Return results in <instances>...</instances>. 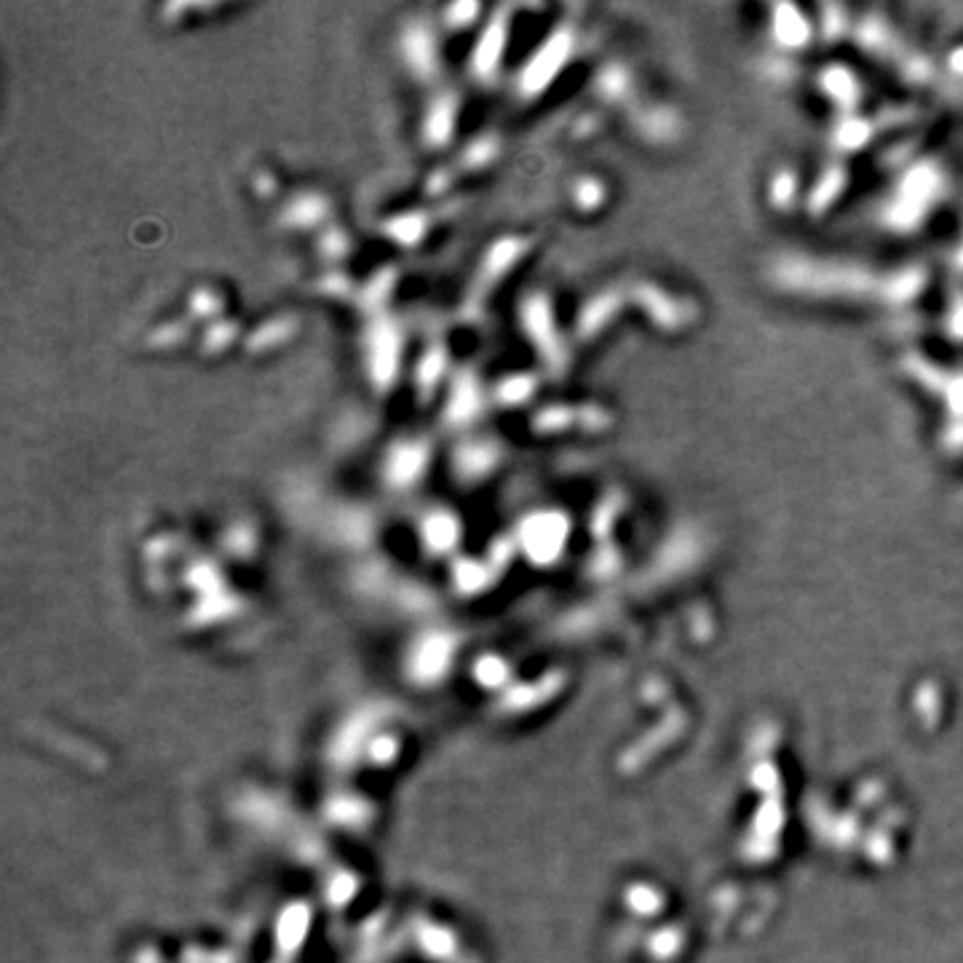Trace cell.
Instances as JSON below:
<instances>
[{"label": "cell", "instance_id": "cell-8", "mask_svg": "<svg viewBox=\"0 0 963 963\" xmlns=\"http://www.w3.org/2000/svg\"><path fill=\"white\" fill-rule=\"evenodd\" d=\"M439 372H442V356L439 354H434L432 359H423L421 383L426 386V378H428V389H432V386L436 383V378H439Z\"/></svg>", "mask_w": 963, "mask_h": 963}, {"label": "cell", "instance_id": "cell-4", "mask_svg": "<svg viewBox=\"0 0 963 963\" xmlns=\"http://www.w3.org/2000/svg\"><path fill=\"white\" fill-rule=\"evenodd\" d=\"M501 48H504V22L495 20L488 30H484L480 46H477L474 54V70L480 72V76H493V70L498 68Z\"/></svg>", "mask_w": 963, "mask_h": 963}, {"label": "cell", "instance_id": "cell-6", "mask_svg": "<svg viewBox=\"0 0 963 963\" xmlns=\"http://www.w3.org/2000/svg\"><path fill=\"white\" fill-rule=\"evenodd\" d=\"M450 131H452V105H450V100H442V102H436L432 115H428L426 137L432 139V142L439 145V142H445L447 137H450Z\"/></svg>", "mask_w": 963, "mask_h": 963}, {"label": "cell", "instance_id": "cell-3", "mask_svg": "<svg viewBox=\"0 0 963 963\" xmlns=\"http://www.w3.org/2000/svg\"><path fill=\"white\" fill-rule=\"evenodd\" d=\"M480 410V391H477L474 378L469 375H460L452 386V397H450V408H447V417L456 423L469 421V417L477 415Z\"/></svg>", "mask_w": 963, "mask_h": 963}, {"label": "cell", "instance_id": "cell-2", "mask_svg": "<svg viewBox=\"0 0 963 963\" xmlns=\"http://www.w3.org/2000/svg\"><path fill=\"white\" fill-rule=\"evenodd\" d=\"M423 466H426V447L399 445L389 458V480L393 484H410L421 477Z\"/></svg>", "mask_w": 963, "mask_h": 963}, {"label": "cell", "instance_id": "cell-1", "mask_svg": "<svg viewBox=\"0 0 963 963\" xmlns=\"http://www.w3.org/2000/svg\"><path fill=\"white\" fill-rule=\"evenodd\" d=\"M399 362V335L397 330L383 321V324H375L369 332V369H372V378L378 383H391L393 372H397Z\"/></svg>", "mask_w": 963, "mask_h": 963}, {"label": "cell", "instance_id": "cell-5", "mask_svg": "<svg viewBox=\"0 0 963 963\" xmlns=\"http://www.w3.org/2000/svg\"><path fill=\"white\" fill-rule=\"evenodd\" d=\"M404 51H408V59L413 62V68H417L421 72H432L434 70V46H432V35H426L423 30H413L408 35V44H404Z\"/></svg>", "mask_w": 963, "mask_h": 963}, {"label": "cell", "instance_id": "cell-9", "mask_svg": "<svg viewBox=\"0 0 963 963\" xmlns=\"http://www.w3.org/2000/svg\"><path fill=\"white\" fill-rule=\"evenodd\" d=\"M474 14H477V5H471V3L452 5V9L447 11V20H452L456 24H466V20H469V16H474Z\"/></svg>", "mask_w": 963, "mask_h": 963}, {"label": "cell", "instance_id": "cell-7", "mask_svg": "<svg viewBox=\"0 0 963 963\" xmlns=\"http://www.w3.org/2000/svg\"><path fill=\"white\" fill-rule=\"evenodd\" d=\"M493 463V452L490 447H466L460 452V471L463 474H480V471L488 469Z\"/></svg>", "mask_w": 963, "mask_h": 963}]
</instances>
